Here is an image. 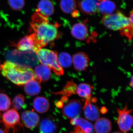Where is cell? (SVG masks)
Masks as SVG:
<instances>
[{"instance_id": "44dd1931", "label": "cell", "mask_w": 133, "mask_h": 133, "mask_svg": "<svg viewBox=\"0 0 133 133\" xmlns=\"http://www.w3.org/2000/svg\"><path fill=\"white\" fill-rule=\"evenodd\" d=\"M40 83L35 78L31 79L24 84V90L27 95L33 96L38 95L41 91Z\"/></svg>"}, {"instance_id": "8fae6325", "label": "cell", "mask_w": 133, "mask_h": 133, "mask_svg": "<svg viewBox=\"0 0 133 133\" xmlns=\"http://www.w3.org/2000/svg\"><path fill=\"white\" fill-rule=\"evenodd\" d=\"M21 121L26 127L33 129L39 124L40 117L36 113L33 111H26L22 114Z\"/></svg>"}, {"instance_id": "ac0fdd59", "label": "cell", "mask_w": 133, "mask_h": 133, "mask_svg": "<svg viewBox=\"0 0 133 133\" xmlns=\"http://www.w3.org/2000/svg\"><path fill=\"white\" fill-rule=\"evenodd\" d=\"M55 12V8L52 2L49 0H41L38 3L36 12L46 17L51 16Z\"/></svg>"}, {"instance_id": "5bb4252c", "label": "cell", "mask_w": 133, "mask_h": 133, "mask_svg": "<svg viewBox=\"0 0 133 133\" xmlns=\"http://www.w3.org/2000/svg\"><path fill=\"white\" fill-rule=\"evenodd\" d=\"M98 2L99 0H82L78 3V8L86 15H94L98 11Z\"/></svg>"}, {"instance_id": "d4e9b609", "label": "cell", "mask_w": 133, "mask_h": 133, "mask_svg": "<svg viewBox=\"0 0 133 133\" xmlns=\"http://www.w3.org/2000/svg\"><path fill=\"white\" fill-rule=\"evenodd\" d=\"M77 87V85L73 81H69L62 91L56 93V94L63 95L65 97L76 94Z\"/></svg>"}, {"instance_id": "4316f807", "label": "cell", "mask_w": 133, "mask_h": 133, "mask_svg": "<svg viewBox=\"0 0 133 133\" xmlns=\"http://www.w3.org/2000/svg\"><path fill=\"white\" fill-rule=\"evenodd\" d=\"M10 98L6 94L0 93V111H7L11 106Z\"/></svg>"}, {"instance_id": "f1b7e54d", "label": "cell", "mask_w": 133, "mask_h": 133, "mask_svg": "<svg viewBox=\"0 0 133 133\" xmlns=\"http://www.w3.org/2000/svg\"><path fill=\"white\" fill-rule=\"evenodd\" d=\"M9 5L11 9L15 10L22 9L25 5V0H8Z\"/></svg>"}, {"instance_id": "277c9868", "label": "cell", "mask_w": 133, "mask_h": 133, "mask_svg": "<svg viewBox=\"0 0 133 133\" xmlns=\"http://www.w3.org/2000/svg\"><path fill=\"white\" fill-rule=\"evenodd\" d=\"M5 57L8 61L30 68L37 64L38 62L36 52L31 51L10 50L6 52Z\"/></svg>"}, {"instance_id": "484cf974", "label": "cell", "mask_w": 133, "mask_h": 133, "mask_svg": "<svg viewBox=\"0 0 133 133\" xmlns=\"http://www.w3.org/2000/svg\"><path fill=\"white\" fill-rule=\"evenodd\" d=\"M58 59L59 63L63 68H69L72 64V57L69 53L61 52L58 56Z\"/></svg>"}, {"instance_id": "4dcf8cb0", "label": "cell", "mask_w": 133, "mask_h": 133, "mask_svg": "<svg viewBox=\"0 0 133 133\" xmlns=\"http://www.w3.org/2000/svg\"><path fill=\"white\" fill-rule=\"evenodd\" d=\"M130 86L131 87H132L133 85V78L132 77L131 78V82H130Z\"/></svg>"}, {"instance_id": "9a60e30c", "label": "cell", "mask_w": 133, "mask_h": 133, "mask_svg": "<svg viewBox=\"0 0 133 133\" xmlns=\"http://www.w3.org/2000/svg\"><path fill=\"white\" fill-rule=\"evenodd\" d=\"M71 34L74 38L80 41H83L88 36V28L83 23H78L72 27Z\"/></svg>"}, {"instance_id": "52a82bcc", "label": "cell", "mask_w": 133, "mask_h": 133, "mask_svg": "<svg viewBox=\"0 0 133 133\" xmlns=\"http://www.w3.org/2000/svg\"><path fill=\"white\" fill-rule=\"evenodd\" d=\"M2 120L6 129H13L14 133L18 132L22 125L20 115L14 109L6 111L3 115Z\"/></svg>"}, {"instance_id": "d6986e66", "label": "cell", "mask_w": 133, "mask_h": 133, "mask_svg": "<svg viewBox=\"0 0 133 133\" xmlns=\"http://www.w3.org/2000/svg\"><path fill=\"white\" fill-rule=\"evenodd\" d=\"M70 123L72 125L78 127L86 133H95L94 126L85 119L78 117L71 119Z\"/></svg>"}, {"instance_id": "7c38bea8", "label": "cell", "mask_w": 133, "mask_h": 133, "mask_svg": "<svg viewBox=\"0 0 133 133\" xmlns=\"http://www.w3.org/2000/svg\"><path fill=\"white\" fill-rule=\"evenodd\" d=\"M72 61L74 69L78 71H85L89 66V57L83 52L74 54L72 57Z\"/></svg>"}, {"instance_id": "ffe728a7", "label": "cell", "mask_w": 133, "mask_h": 133, "mask_svg": "<svg viewBox=\"0 0 133 133\" xmlns=\"http://www.w3.org/2000/svg\"><path fill=\"white\" fill-rule=\"evenodd\" d=\"M116 8L115 3L111 0H99L98 11L104 16L111 14Z\"/></svg>"}, {"instance_id": "30bf717a", "label": "cell", "mask_w": 133, "mask_h": 133, "mask_svg": "<svg viewBox=\"0 0 133 133\" xmlns=\"http://www.w3.org/2000/svg\"><path fill=\"white\" fill-rule=\"evenodd\" d=\"M83 109L85 117L88 120L96 121L100 118L99 109L97 106L92 104L91 98L85 99Z\"/></svg>"}, {"instance_id": "603a6c76", "label": "cell", "mask_w": 133, "mask_h": 133, "mask_svg": "<svg viewBox=\"0 0 133 133\" xmlns=\"http://www.w3.org/2000/svg\"><path fill=\"white\" fill-rule=\"evenodd\" d=\"M57 129L56 124L50 118L43 119L40 124L41 133H55Z\"/></svg>"}, {"instance_id": "7a4b0ae2", "label": "cell", "mask_w": 133, "mask_h": 133, "mask_svg": "<svg viewBox=\"0 0 133 133\" xmlns=\"http://www.w3.org/2000/svg\"><path fill=\"white\" fill-rule=\"evenodd\" d=\"M2 74L17 85H23L35 78L34 70L31 68L7 61L0 66Z\"/></svg>"}, {"instance_id": "836d02e7", "label": "cell", "mask_w": 133, "mask_h": 133, "mask_svg": "<svg viewBox=\"0 0 133 133\" xmlns=\"http://www.w3.org/2000/svg\"><path fill=\"white\" fill-rule=\"evenodd\" d=\"M0 64H1V62H0Z\"/></svg>"}, {"instance_id": "9c48e42d", "label": "cell", "mask_w": 133, "mask_h": 133, "mask_svg": "<svg viewBox=\"0 0 133 133\" xmlns=\"http://www.w3.org/2000/svg\"><path fill=\"white\" fill-rule=\"evenodd\" d=\"M17 49L22 51H33L36 52L40 49L33 33L22 38L17 44Z\"/></svg>"}, {"instance_id": "83f0119b", "label": "cell", "mask_w": 133, "mask_h": 133, "mask_svg": "<svg viewBox=\"0 0 133 133\" xmlns=\"http://www.w3.org/2000/svg\"><path fill=\"white\" fill-rule=\"evenodd\" d=\"M25 98L22 94H18L15 97L12 101V106L14 109L19 110L24 107Z\"/></svg>"}, {"instance_id": "f546056e", "label": "cell", "mask_w": 133, "mask_h": 133, "mask_svg": "<svg viewBox=\"0 0 133 133\" xmlns=\"http://www.w3.org/2000/svg\"><path fill=\"white\" fill-rule=\"evenodd\" d=\"M120 32L122 36L126 37L129 41H131L132 38L133 24H130Z\"/></svg>"}, {"instance_id": "5b68a950", "label": "cell", "mask_w": 133, "mask_h": 133, "mask_svg": "<svg viewBox=\"0 0 133 133\" xmlns=\"http://www.w3.org/2000/svg\"><path fill=\"white\" fill-rule=\"evenodd\" d=\"M38 61L48 66L58 76L64 74V70L59 63L56 51L48 49H41L36 52Z\"/></svg>"}, {"instance_id": "4fadbf2b", "label": "cell", "mask_w": 133, "mask_h": 133, "mask_svg": "<svg viewBox=\"0 0 133 133\" xmlns=\"http://www.w3.org/2000/svg\"><path fill=\"white\" fill-rule=\"evenodd\" d=\"M59 6L63 12L70 15L72 17L77 18L79 16V12L75 0H61Z\"/></svg>"}, {"instance_id": "d6a6232c", "label": "cell", "mask_w": 133, "mask_h": 133, "mask_svg": "<svg viewBox=\"0 0 133 133\" xmlns=\"http://www.w3.org/2000/svg\"><path fill=\"white\" fill-rule=\"evenodd\" d=\"M0 133H5V132H4V131H3V130H2V129H0Z\"/></svg>"}, {"instance_id": "7402d4cb", "label": "cell", "mask_w": 133, "mask_h": 133, "mask_svg": "<svg viewBox=\"0 0 133 133\" xmlns=\"http://www.w3.org/2000/svg\"><path fill=\"white\" fill-rule=\"evenodd\" d=\"M33 107L35 110L39 113H44L49 109V102L46 98L37 97L33 101Z\"/></svg>"}, {"instance_id": "e0dca14e", "label": "cell", "mask_w": 133, "mask_h": 133, "mask_svg": "<svg viewBox=\"0 0 133 133\" xmlns=\"http://www.w3.org/2000/svg\"><path fill=\"white\" fill-rule=\"evenodd\" d=\"M94 127L96 133H110L111 131V122L105 118H99L96 121Z\"/></svg>"}, {"instance_id": "6da1fadb", "label": "cell", "mask_w": 133, "mask_h": 133, "mask_svg": "<svg viewBox=\"0 0 133 133\" xmlns=\"http://www.w3.org/2000/svg\"><path fill=\"white\" fill-rule=\"evenodd\" d=\"M48 18L36 12L31 18L30 26L32 33L40 49L47 46L59 36V24L50 23Z\"/></svg>"}, {"instance_id": "3957f363", "label": "cell", "mask_w": 133, "mask_h": 133, "mask_svg": "<svg viewBox=\"0 0 133 133\" xmlns=\"http://www.w3.org/2000/svg\"><path fill=\"white\" fill-rule=\"evenodd\" d=\"M102 22L109 29L120 31L133 24V11H131L129 17L125 16L121 12L104 15L102 18Z\"/></svg>"}, {"instance_id": "1f68e13d", "label": "cell", "mask_w": 133, "mask_h": 133, "mask_svg": "<svg viewBox=\"0 0 133 133\" xmlns=\"http://www.w3.org/2000/svg\"><path fill=\"white\" fill-rule=\"evenodd\" d=\"M112 133H124L123 132H121V131H117V132H114Z\"/></svg>"}, {"instance_id": "ba28073f", "label": "cell", "mask_w": 133, "mask_h": 133, "mask_svg": "<svg viewBox=\"0 0 133 133\" xmlns=\"http://www.w3.org/2000/svg\"><path fill=\"white\" fill-rule=\"evenodd\" d=\"M82 109L81 102L78 100L72 99L62 107V114L66 118L71 120L79 117Z\"/></svg>"}, {"instance_id": "8992f818", "label": "cell", "mask_w": 133, "mask_h": 133, "mask_svg": "<svg viewBox=\"0 0 133 133\" xmlns=\"http://www.w3.org/2000/svg\"><path fill=\"white\" fill-rule=\"evenodd\" d=\"M116 111L118 114L117 122L119 128L123 132H128L133 125V117L131 114L132 109H129L126 105L124 108H118Z\"/></svg>"}, {"instance_id": "2e32d148", "label": "cell", "mask_w": 133, "mask_h": 133, "mask_svg": "<svg viewBox=\"0 0 133 133\" xmlns=\"http://www.w3.org/2000/svg\"><path fill=\"white\" fill-rule=\"evenodd\" d=\"M34 71L36 79L40 83L42 82H46L50 78L51 69L45 65L43 64L37 65Z\"/></svg>"}, {"instance_id": "cb8c5ba5", "label": "cell", "mask_w": 133, "mask_h": 133, "mask_svg": "<svg viewBox=\"0 0 133 133\" xmlns=\"http://www.w3.org/2000/svg\"><path fill=\"white\" fill-rule=\"evenodd\" d=\"M93 87L87 83H82L77 85L76 94L82 98H91Z\"/></svg>"}]
</instances>
